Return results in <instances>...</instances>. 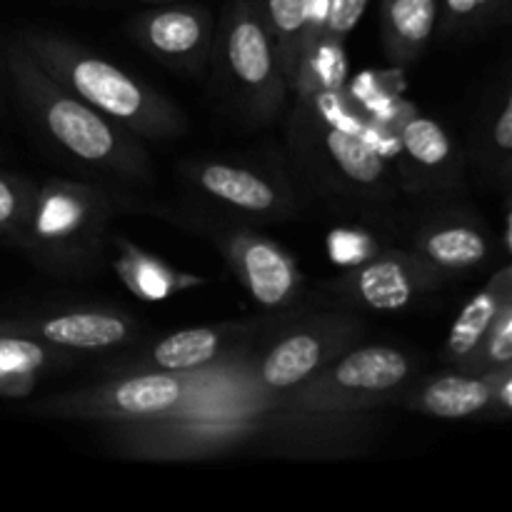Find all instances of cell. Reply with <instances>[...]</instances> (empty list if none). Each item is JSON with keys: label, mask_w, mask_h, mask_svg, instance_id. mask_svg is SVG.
<instances>
[{"label": "cell", "mask_w": 512, "mask_h": 512, "mask_svg": "<svg viewBox=\"0 0 512 512\" xmlns=\"http://www.w3.org/2000/svg\"><path fill=\"white\" fill-rule=\"evenodd\" d=\"M260 333L185 373L183 398L160 418L103 425L105 448L145 463H193L240 450L335 458L368 448L378 433L373 410L303 408L260 383L255 375Z\"/></svg>", "instance_id": "cell-1"}, {"label": "cell", "mask_w": 512, "mask_h": 512, "mask_svg": "<svg viewBox=\"0 0 512 512\" xmlns=\"http://www.w3.org/2000/svg\"><path fill=\"white\" fill-rule=\"evenodd\" d=\"M3 60L25 113L68 158L123 183L153 180V163L138 138L50 78L18 38L5 45Z\"/></svg>", "instance_id": "cell-2"}, {"label": "cell", "mask_w": 512, "mask_h": 512, "mask_svg": "<svg viewBox=\"0 0 512 512\" xmlns=\"http://www.w3.org/2000/svg\"><path fill=\"white\" fill-rule=\"evenodd\" d=\"M18 40L50 78L135 138L183 135L188 120L173 100L93 50L53 33H23Z\"/></svg>", "instance_id": "cell-3"}, {"label": "cell", "mask_w": 512, "mask_h": 512, "mask_svg": "<svg viewBox=\"0 0 512 512\" xmlns=\"http://www.w3.org/2000/svg\"><path fill=\"white\" fill-rule=\"evenodd\" d=\"M113 215L115 203L105 190L73 180H48L35 185L15 248L55 275L90 273L103 258Z\"/></svg>", "instance_id": "cell-4"}, {"label": "cell", "mask_w": 512, "mask_h": 512, "mask_svg": "<svg viewBox=\"0 0 512 512\" xmlns=\"http://www.w3.org/2000/svg\"><path fill=\"white\" fill-rule=\"evenodd\" d=\"M415 380L418 358L410 350L358 343L285 395L303 408L380 410L398 405Z\"/></svg>", "instance_id": "cell-5"}, {"label": "cell", "mask_w": 512, "mask_h": 512, "mask_svg": "<svg viewBox=\"0 0 512 512\" xmlns=\"http://www.w3.org/2000/svg\"><path fill=\"white\" fill-rule=\"evenodd\" d=\"M368 323L340 305L328 313L293 315L285 325L273 323L255 343V375L270 390L298 388L333 363L338 355L363 343Z\"/></svg>", "instance_id": "cell-6"}, {"label": "cell", "mask_w": 512, "mask_h": 512, "mask_svg": "<svg viewBox=\"0 0 512 512\" xmlns=\"http://www.w3.org/2000/svg\"><path fill=\"white\" fill-rule=\"evenodd\" d=\"M220 65L235 103L253 123H270L283 113L288 80L258 0L230 3L220 30Z\"/></svg>", "instance_id": "cell-7"}, {"label": "cell", "mask_w": 512, "mask_h": 512, "mask_svg": "<svg viewBox=\"0 0 512 512\" xmlns=\"http://www.w3.org/2000/svg\"><path fill=\"white\" fill-rule=\"evenodd\" d=\"M185 393V373H118L88 388L65 390L30 405V413L80 423H133L160 418Z\"/></svg>", "instance_id": "cell-8"}, {"label": "cell", "mask_w": 512, "mask_h": 512, "mask_svg": "<svg viewBox=\"0 0 512 512\" xmlns=\"http://www.w3.org/2000/svg\"><path fill=\"white\" fill-rule=\"evenodd\" d=\"M303 120V160L320 173V183H333V190L343 195L365 200H390L400 188V180L390 170V160H385L373 145L358 133L333 128L320 123L315 115L300 108Z\"/></svg>", "instance_id": "cell-9"}, {"label": "cell", "mask_w": 512, "mask_h": 512, "mask_svg": "<svg viewBox=\"0 0 512 512\" xmlns=\"http://www.w3.org/2000/svg\"><path fill=\"white\" fill-rule=\"evenodd\" d=\"M443 278L413 250H378L330 283L340 305L368 313H400L435 293Z\"/></svg>", "instance_id": "cell-10"}, {"label": "cell", "mask_w": 512, "mask_h": 512, "mask_svg": "<svg viewBox=\"0 0 512 512\" xmlns=\"http://www.w3.org/2000/svg\"><path fill=\"white\" fill-rule=\"evenodd\" d=\"M225 263L245 293L273 315L293 313L303 298V273L283 245L250 228H233L218 240Z\"/></svg>", "instance_id": "cell-11"}, {"label": "cell", "mask_w": 512, "mask_h": 512, "mask_svg": "<svg viewBox=\"0 0 512 512\" xmlns=\"http://www.w3.org/2000/svg\"><path fill=\"white\" fill-rule=\"evenodd\" d=\"M398 405L440 420H468L498 410L512 413V368L498 373H450L415 380Z\"/></svg>", "instance_id": "cell-12"}, {"label": "cell", "mask_w": 512, "mask_h": 512, "mask_svg": "<svg viewBox=\"0 0 512 512\" xmlns=\"http://www.w3.org/2000/svg\"><path fill=\"white\" fill-rule=\"evenodd\" d=\"M0 330L28 335L70 353H105L140 340V323L113 308H78L50 315L0 318Z\"/></svg>", "instance_id": "cell-13"}, {"label": "cell", "mask_w": 512, "mask_h": 512, "mask_svg": "<svg viewBox=\"0 0 512 512\" xmlns=\"http://www.w3.org/2000/svg\"><path fill=\"white\" fill-rule=\"evenodd\" d=\"M265 325L258 320H243V323H220L200 325V328L175 330L145 348L135 350L133 355H123L118 363L110 365V375L118 373H190L203 365L213 363L230 348L243 340L253 338Z\"/></svg>", "instance_id": "cell-14"}, {"label": "cell", "mask_w": 512, "mask_h": 512, "mask_svg": "<svg viewBox=\"0 0 512 512\" xmlns=\"http://www.w3.org/2000/svg\"><path fill=\"white\" fill-rule=\"evenodd\" d=\"M130 35L148 55L170 68L200 73L213 53V18L200 5H168L138 15Z\"/></svg>", "instance_id": "cell-15"}, {"label": "cell", "mask_w": 512, "mask_h": 512, "mask_svg": "<svg viewBox=\"0 0 512 512\" xmlns=\"http://www.w3.org/2000/svg\"><path fill=\"white\" fill-rule=\"evenodd\" d=\"M195 188L223 208L258 218H285L295 210L293 195L273 178L243 165L205 160L188 170Z\"/></svg>", "instance_id": "cell-16"}, {"label": "cell", "mask_w": 512, "mask_h": 512, "mask_svg": "<svg viewBox=\"0 0 512 512\" xmlns=\"http://www.w3.org/2000/svg\"><path fill=\"white\" fill-rule=\"evenodd\" d=\"M413 253L445 278L483 268L493 255V243L485 225L470 215H438L415 230Z\"/></svg>", "instance_id": "cell-17"}, {"label": "cell", "mask_w": 512, "mask_h": 512, "mask_svg": "<svg viewBox=\"0 0 512 512\" xmlns=\"http://www.w3.org/2000/svg\"><path fill=\"white\" fill-rule=\"evenodd\" d=\"M395 135L410 165L405 173L408 188H458L463 183V155L438 120L408 113Z\"/></svg>", "instance_id": "cell-18"}, {"label": "cell", "mask_w": 512, "mask_h": 512, "mask_svg": "<svg viewBox=\"0 0 512 512\" xmlns=\"http://www.w3.org/2000/svg\"><path fill=\"white\" fill-rule=\"evenodd\" d=\"M512 303V268L503 265L493 278L463 305L455 323L450 325L448 338H445L443 350H440V360L448 365H458L478 348L480 340L485 338L490 328H493L495 318L505 305Z\"/></svg>", "instance_id": "cell-19"}, {"label": "cell", "mask_w": 512, "mask_h": 512, "mask_svg": "<svg viewBox=\"0 0 512 512\" xmlns=\"http://www.w3.org/2000/svg\"><path fill=\"white\" fill-rule=\"evenodd\" d=\"M73 363V353L43 340L0 330V395L25 398L50 370Z\"/></svg>", "instance_id": "cell-20"}, {"label": "cell", "mask_w": 512, "mask_h": 512, "mask_svg": "<svg viewBox=\"0 0 512 512\" xmlns=\"http://www.w3.org/2000/svg\"><path fill=\"white\" fill-rule=\"evenodd\" d=\"M113 243L118 248V255L113 260L115 273L123 280L125 288L145 303H158L170 295L185 293L195 285H205V278L170 268L163 260L150 255L148 250L138 248L123 235H113Z\"/></svg>", "instance_id": "cell-21"}, {"label": "cell", "mask_w": 512, "mask_h": 512, "mask_svg": "<svg viewBox=\"0 0 512 512\" xmlns=\"http://www.w3.org/2000/svg\"><path fill=\"white\" fill-rule=\"evenodd\" d=\"M438 15L440 0H380L385 55L398 65L418 60L438 28Z\"/></svg>", "instance_id": "cell-22"}, {"label": "cell", "mask_w": 512, "mask_h": 512, "mask_svg": "<svg viewBox=\"0 0 512 512\" xmlns=\"http://www.w3.org/2000/svg\"><path fill=\"white\" fill-rule=\"evenodd\" d=\"M348 80V58L343 40L320 38L318 43L300 53L290 93L298 103H308L323 90H343Z\"/></svg>", "instance_id": "cell-23"}, {"label": "cell", "mask_w": 512, "mask_h": 512, "mask_svg": "<svg viewBox=\"0 0 512 512\" xmlns=\"http://www.w3.org/2000/svg\"><path fill=\"white\" fill-rule=\"evenodd\" d=\"M260 15L265 20L275 50H278L280 68H283L288 90L293 85L295 68H298L300 50L305 35V5L308 0H258Z\"/></svg>", "instance_id": "cell-24"}, {"label": "cell", "mask_w": 512, "mask_h": 512, "mask_svg": "<svg viewBox=\"0 0 512 512\" xmlns=\"http://www.w3.org/2000/svg\"><path fill=\"white\" fill-rule=\"evenodd\" d=\"M455 368L463 373H498L512 368V303L500 310L493 328L485 333L478 348Z\"/></svg>", "instance_id": "cell-25"}, {"label": "cell", "mask_w": 512, "mask_h": 512, "mask_svg": "<svg viewBox=\"0 0 512 512\" xmlns=\"http://www.w3.org/2000/svg\"><path fill=\"white\" fill-rule=\"evenodd\" d=\"M35 185L20 175L0 170V243L18 245L28 218Z\"/></svg>", "instance_id": "cell-26"}, {"label": "cell", "mask_w": 512, "mask_h": 512, "mask_svg": "<svg viewBox=\"0 0 512 512\" xmlns=\"http://www.w3.org/2000/svg\"><path fill=\"white\" fill-rule=\"evenodd\" d=\"M510 155H512V100L510 90H505L500 98L498 110H493L488 128H485L483 140V160L493 173H500L508 180L510 170Z\"/></svg>", "instance_id": "cell-27"}, {"label": "cell", "mask_w": 512, "mask_h": 512, "mask_svg": "<svg viewBox=\"0 0 512 512\" xmlns=\"http://www.w3.org/2000/svg\"><path fill=\"white\" fill-rule=\"evenodd\" d=\"M498 5L505 3L503 0H440V30L445 35L473 30L478 23L493 18Z\"/></svg>", "instance_id": "cell-28"}, {"label": "cell", "mask_w": 512, "mask_h": 512, "mask_svg": "<svg viewBox=\"0 0 512 512\" xmlns=\"http://www.w3.org/2000/svg\"><path fill=\"white\" fill-rule=\"evenodd\" d=\"M328 250L335 263L348 265V268L378 253L375 240L368 233H360V230H335V233H330Z\"/></svg>", "instance_id": "cell-29"}, {"label": "cell", "mask_w": 512, "mask_h": 512, "mask_svg": "<svg viewBox=\"0 0 512 512\" xmlns=\"http://www.w3.org/2000/svg\"><path fill=\"white\" fill-rule=\"evenodd\" d=\"M370 0H328V23H325V38L343 40L358 28L368 10Z\"/></svg>", "instance_id": "cell-30"}, {"label": "cell", "mask_w": 512, "mask_h": 512, "mask_svg": "<svg viewBox=\"0 0 512 512\" xmlns=\"http://www.w3.org/2000/svg\"><path fill=\"white\" fill-rule=\"evenodd\" d=\"M148 3H168V0H148Z\"/></svg>", "instance_id": "cell-31"}, {"label": "cell", "mask_w": 512, "mask_h": 512, "mask_svg": "<svg viewBox=\"0 0 512 512\" xmlns=\"http://www.w3.org/2000/svg\"><path fill=\"white\" fill-rule=\"evenodd\" d=\"M503 3H505V5H508V0H503Z\"/></svg>", "instance_id": "cell-32"}]
</instances>
